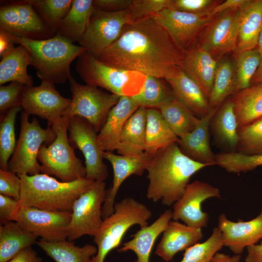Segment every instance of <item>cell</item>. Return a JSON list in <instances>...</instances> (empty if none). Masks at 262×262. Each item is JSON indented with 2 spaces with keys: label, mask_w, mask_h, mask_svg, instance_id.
I'll use <instances>...</instances> for the list:
<instances>
[{
  "label": "cell",
  "mask_w": 262,
  "mask_h": 262,
  "mask_svg": "<svg viewBox=\"0 0 262 262\" xmlns=\"http://www.w3.org/2000/svg\"><path fill=\"white\" fill-rule=\"evenodd\" d=\"M55 84L42 81L37 86L25 85L20 102L23 111L28 115L47 120L49 126L63 115L71 101V98L63 97Z\"/></svg>",
  "instance_id": "obj_15"
},
{
  "label": "cell",
  "mask_w": 262,
  "mask_h": 262,
  "mask_svg": "<svg viewBox=\"0 0 262 262\" xmlns=\"http://www.w3.org/2000/svg\"><path fill=\"white\" fill-rule=\"evenodd\" d=\"M71 219V212L50 211L30 207L18 208L13 217V221L17 222L25 229L49 242L67 239Z\"/></svg>",
  "instance_id": "obj_14"
},
{
  "label": "cell",
  "mask_w": 262,
  "mask_h": 262,
  "mask_svg": "<svg viewBox=\"0 0 262 262\" xmlns=\"http://www.w3.org/2000/svg\"><path fill=\"white\" fill-rule=\"evenodd\" d=\"M14 43L22 45L29 51L31 65L41 81L65 83L71 76L70 66L86 49L56 35L45 40H33L10 33Z\"/></svg>",
  "instance_id": "obj_4"
},
{
  "label": "cell",
  "mask_w": 262,
  "mask_h": 262,
  "mask_svg": "<svg viewBox=\"0 0 262 262\" xmlns=\"http://www.w3.org/2000/svg\"><path fill=\"white\" fill-rule=\"evenodd\" d=\"M171 0H133L129 9L131 23L149 17L171 6Z\"/></svg>",
  "instance_id": "obj_45"
},
{
  "label": "cell",
  "mask_w": 262,
  "mask_h": 262,
  "mask_svg": "<svg viewBox=\"0 0 262 262\" xmlns=\"http://www.w3.org/2000/svg\"><path fill=\"white\" fill-rule=\"evenodd\" d=\"M237 91L235 64L228 58L217 61L212 89L208 98L212 108H217L229 95Z\"/></svg>",
  "instance_id": "obj_37"
},
{
  "label": "cell",
  "mask_w": 262,
  "mask_h": 262,
  "mask_svg": "<svg viewBox=\"0 0 262 262\" xmlns=\"http://www.w3.org/2000/svg\"><path fill=\"white\" fill-rule=\"evenodd\" d=\"M172 218V210L167 209L150 225L140 228L132 238L117 249L119 253L132 251L137 256L133 262H149L154 244L158 236L165 229Z\"/></svg>",
  "instance_id": "obj_25"
},
{
  "label": "cell",
  "mask_w": 262,
  "mask_h": 262,
  "mask_svg": "<svg viewBox=\"0 0 262 262\" xmlns=\"http://www.w3.org/2000/svg\"><path fill=\"white\" fill-rule=\"evenodd\" d=\"M103 156L111 164L113 169L112 185L106 191L102 208L104 219L113 213L115 198L122 183L131 175L141 176L146 170L151 157L145 152L137 156H125L110 151H103Z\"/></svg>",
  "instance_id": "obj_19"
},
{
  "label": "cell",
  "mask_w": 262,
  "mask_h": 262,
  "mask_svg": "<svg viewBox=\"0 0 262 262\" xmlns=\"http://www.w3.org/2000/svg\"><path fill=\"white\" fill-rule=\"evenodd\" d=\"M18 206V200L0 194V225L13 221V215L17 210Z\"/></svg>",
  "instance_id": "obj_49"
},
{
  "label": "cell",
  "mask_w": 262,
  "mask_h": 262,
  "mask_svg": "<svg viewBox=\"0 0 262 262\" xmlns=\"http://www.w3.org/2000/svg\"><path fill=\"white\" fill-rule=\"evenodd\" d=\"M159 110L171 130L179 138L191 132L199 119L176 98Z\"/></svg>",
  "instance_id": "obj_38"
},
{
  "label": "cell",
  "mask_w": 262,
  "mask_h": 262,
  "mask_svg": "<svg viewBox=\"0 0 262 262\" xmlns=\"http://www.w3.org/2000/svg\"><path fill=\"white\" fill-rule=\"evenodd\" d=\"M213 3L211 0H174L169 8L193 14H210L207 10Z\"/></svg>",
  "instance_id": "obj_48"
},
{
  "label": "cell",
  "mask_w": 262,
  "mask_h": 262,
  "mask_svg": "<svg viewBox=\"0 0 262 262\" xmlns=\"http://www.w3.org/2000/svg\"><path fill=\"white\" fill-rule=\"evenodd\" d=\"M238 128L262 117V82L239 91L231 99Z\"/></svg>",
  "instance_id": "obj_33"
},
{
  "label": "cell",
  "mask_w": 262,
  "mask_h": 262,
  "mask_svg": "<svg viewBox=\"0 0 262 262\" xmlns=\"http://www.w3.org/2000/svg\"><path fill=\"white\" fill-rule=\"evenodd\" d=\"M262 82V62H261L257 71L253 76L251 83H256Z\"/></svg>",
  "instance_id": "obj_56"
},
{
  "label": "cell",
  "mask_w": 262,
  "mask_h": 262,
  "mask_svg": "<svg viewBox=\"0 0 262 262\" xmlns=\"http://www.w3.org/2000/svg\"><path fill=\"white\" fill-rule=\"evenodd\" d=\"M139 106L160 110L175 98L173 91L165 79L146 75L141 92L131 97Z\"/></svg>",
  "instance_id": "obj_36"
},
{
  "label": "cell",
  "mask_w": 262,
  "mask_h": 262,
  "mask_svg": "<svg viewBox=\"0 0 262 262\" xmlns=\"http://www.w3.org/2000/svg\"><path fill=\"white\" fill-rule=\"evenodd\" d=\"M262 28V0H249L240 10L236 49L238 54L256 48Z\"/></svg>",
  "instance_id": "obj_28"
},
{
  "label": "cell",
  "mask_w": 262,
  "mask_h": 262,
  "mask_svg": "<svg viewBox=\"0 0 262 262\" xmlns=\"http://www.w3.org/2000/svg\"><path fill=\"white\" fill-rule=\"evenodd\" d=\"M249 0H227L213 8L210 16H212L217 13L224 11L241 8L249 2Z\"/></svg>",
  "instance_id": "obj_52"
},
{
  "label": "cell",
  "mask_w": 262,
  "mask_h": 262,
  "mask_svg": "<svg viewBox=\"0 0 262 262\" xmlns=\"http://www.w3.org/2000/svg\"><path fill=\"white\" fill-rule=\"evenodd\" d=\"M139 107L131 97H120L118 102L110 111L98 134V142L102 151L113 152L116 150L126 122Z\"/></svg>",
  "instance_id": "obj_23"
},
{
  "label": "cell",
  "mask_w": 262,
  "mask_h": 262,
  "mask_svg": "<svg viewBox=\"0 0 262 262\" xmlns=\"http://www.w3.org/2000/svg\"><path fill=\"white\" fill-rule=\"evenodd\" d=\"M241 8L224 11L211 26L201 48L217 61L236 49Z\"/></svg>",
  "instance_id": "obj_18"
},
{
  "label": "cell",
  "mask_w": 262,
  "mask_h": 262,
  "mask_svg": "<svg viewBox=\"0 0 262 262\" xmlns=\"http://www.w3.org/2000/svg\"><path fill=\"white\" fill-rule=\"evenodd\" d=\"M10 34L7 32L0 29V56L1 57L8 54L15 48Z\"/></svg>",
  "instance_id": "obj_53"
},
{
  "label": "cell",
  "mask_w": 262,
  "mask_h": 262,
  "mask_svg": "<svg viewBox=\"0 0 262 262\" xmlns=\"http://www.w3.org/2000/svg\"><path fill=\"white\" fill-rule=\"evenodd\" d=\"M147 108L139 106L122 131L116 149L119 155L137 156L144 153Z\"/></svg>",
  "instance_id": "obj_27"
},
{
  "label": "cell",
  "mask_w": 262,
  "mask_h": 262,
  "mask_svg": "<svg viewBox=\"0 0 262 262\" xmlns=\"http://www.w3.org/2000/svg\"><path fill=\"white\" fill-rule=\"evenodd\" d=\"M37 235L11 221L0 226V262H7L22 249L36 244Z\"/></svg>",
  "instance_id": "obj_29"
},
{
  "label": "cell",
  "mask_w": 262,
  "mask_h": 262,
  "mask_svg": "<svg viewBox=\"0 0 262 262\" xmlns=\"http://www.w3.org/2000/svg\"><path fill=\"white\" fill-rule=\"evenodd\" d=\"M47 27L56 35L73 0H28Z\"/></svg>",
  "instance_id": "obj_39"
},
{
  "label": "cell",
  "mask_w": 262,
  "mask_h": 262,
  "mask_svg": "<svg viewBox=\"0 0 262 262\" xmlns=\"http://www.w3.org/2000/svg\"><path fill=\"white\" fill-rule=\"evenodd\" d=\"M236 149L248 155L262 154V117L238 129Z\"/></svg>",
  "instance_id": "obj_44"
},
{
  "label": "cell",
  "mask_w": 262,
  "mask_h": 262,
  "mask_svg": "<svg viewBox=\"0 0 262 262\" xmlns=\"http://www.w3.org/2000/svg\"><path fill=\"white\" fill-rule=\"evenodd\" d=\"M36 244L55 262H92L98 251L94 245L86 244L80 247L66 240L49 242L40 239Z\"/></svg>",
  "instance_id": "obj_34"
},
{
  "label": "cell",
  "mask_w": 262,
  "mask_h": 262,
  "mask_svg": "<svg viewBox=\"0 0 262 262\" xmlns=\"http://www.w3.org/2000/svg\"><path fill=\"white\" fill-rule=\"evenodd\" d=\"M165 79L172 88L175 98L196 115L203 117L213 109L201 88L182 69Z\"/></svg>",
  "instance_id": "obj_24"
},
{
  "label": "cell",
  "mask_w": 262,
  "mask_h": 262,
  "mask_svg": "<svg viewBox=\"0 0 262 262\" xmlns=\"http://www.w3.org/2000/svg\"><path fill=\"white\" fill-rule=\"evenodd\" d=\"M104 181H94L74 202L67 240L73 241L88 235L94 237L103 222L102 208L106 191Z\"/></svg>",
  "instance_id": "obj_10"
},
{
  "label": "cell",
  "mask_w": 262,
  "mask_h": 262,
  "mask_svg": "<svg viewBox=\"0 0 262 262\" xmlns=\"http://www.w3.org/2000/svg\"><path fill=\"white\" fill-rule=\"evenodd\" d=\"M221 196L220 190L210 183L196 180L187 185L182 196L173 206V220L202 229L208 224V214L202 211L203 202L207 199Z\"/></svg>",
  "instance_id": "obj_17"
},
{
  "label": "cell",
  "mask_w": 262,
  "mask_h": 262,
  "mask_svg": "<svg viewBox=\"0 0 262 262\" xmlns=\"http://www.w3.org/2000/svg\"><path fill=\"white\" fill-rule=\"evenodd\" d=\"M22 111L20 106H16L9 109L5 115H0V169L8 170L9 160L12 157L16 144L15 127L16 119L17 114Z\"/></svg>",
  "instance_id": "obj_40"
},
{
  "label": "cell",
  "mask_w": 262,
  "mask_h": 262,
  "mask_svg": "<svg viewBox=\"0 0 262 262\" xmlns=\"http://www.w3.org/2000/svg\"><path fill=\"white\" fill-rule=\"evenodd\" d=\"M76 70L86 84L105 89L120 97L138 94L146 75L109 66L86 51L78 59Z\"/></svg>",
  "instance_id": "obj_7"
},
{
  "label": "cell",
  "mask_w": 262,
  "mask_h": 262,
  "mask_svg": "<svg viewBox=\"0 0 262 262\" xmlns=\"http://www.w3.org/2000/svg\"><path fill=\"white\" fill-rule=\"evenodd\" d=\"M69 118L65 116L54 121L50 126L56 134L49 144H43L38 154L41 173L53 175L63 182H71L86 177V169L76 156L67 135Z\"/></svg>",
  "instance_id": "obj_6"
},
{
  "label": "cell",
  "mask_w": 262,
  "mask_h": 262,
  "mask_svg": "<svg viewBox=\"0 0 262 262\" xmlns=\"http://www.w3.org/2000/svg\"><path fill=\"white\" fill-rule=\"evenodd\" d=\"M203 237L201 229L193 228L179 221H170L163 232L155 254L166 262L180 251L198 243Z\"/></svg>",
  "instance_id": "obj_21"
},
{
  "label": "cell",
  "mask_w": 262,
  "mask_h": 262,
  "mask_svg": "<svg viewBox=\"0 0 262 262\" xmlns=\"http://www.w3.org/2000/svg\"><path fill=\"white\" fill-rule=\"evenodd\" d=\"M151 210L144 204L132 197H125L115 203L113 214L103 220L94 237L98 248L92 262H104L109 253L118 247L127 230L132 226L140 228L148 225Z\"/></svg>",
  "instance_id": "obj_5"
},
{
  "label": "cell",
  "mask_w": 262,
  "mask_h": 262,
  "mask_svg": "<svg viewBox=\"0 0 262 262\" xmlns=\"http://www.w3.org/2000/svg\"><path fill=\"white\" fill-rule=\"evenodd\" d=\"M211 122L214 135L222 145L236 149L238 142V125L231 100L217 108Z\"/></svg>",
  "instance_id": "obj_35"
},
{
  "label": "cell",
  "mask_w": 262,
  "mask_h": 262,
  "mask_svg": "<svg viewBox=\"0 0 262 262\" xmlns=\"http://www.w3.org/2000/svg\"><path fill=\"white\" fill-rule=\"evenodd\" d=\"M179 138L171 130L159 110L147 109L145 153L153 157L160 149L178 143Z\"/></svg>",
  "instance_id": "obj_31"
},
{
  "label": "cell",
  "mask_w": 262,
  "mask_h": 262,
  "mask_svg": "<svg viewBox=\"0 0 262 262\" xmlns=\"http://www.w3.org/2000/svg\"><path fill=\"white\" fill-rule=\"evenodd\" d=\"M261 205H262V202H261Z\"/></svg>",
  "instance_id": "obj_58"
},
{
  "label": "cell",
  "mask_w": 262,
  "mask_h": 262,
  "mask_svg": "<svg viewBox=\"0 0 262 262\" xmlns=\"http://www.w3.org/2000/svg\"><path fill=\"white\" fill-rule=\"evenodd\" d=\"M245 262H262V242L246 248Z\"/></svg>",
  "instance_id": "obj_54"
},
{
  "label": "cell",
  "mask_w": 262,
  "mask_h": 262,
  "mask_svg": "<svg viewBox=\"0 0 262 262\" xmlns=\"http://www.w3.org/2000/svg\"><path fill=\"white\" fill-rule=\"evenodd\" d=\"M185 54L149 17L126 25L98 59L113 67L166 79L182 69Z\"/></svg>",
  "instance_id": "obj_1"
},
{
  "label": "cell",
  "mask_w": 262,
  "mask_h": 262,
  "mask_svg": "<svg viewBox=\"0 0 262 262\" xmlns=\"http://www.w3.org/2000/svg\"><path fill=\"white\" fill-rule=\"evenodd\" d=\"M208 166L187 156L177 143L160 149L146 168L147 198L165 206L173 205L183 195L191 177Z\"/></svg>",
  "instance_id": "obj_2"
},
{
  "label": "cell",
  "mask_w": 262,
  "mask_h": 262,
  "mask_svg": "<svg viewBox=\"0 0 262 262\" xmlns=\"http://www.w3.org/2000/svg\"><path fill=\"white\" fill-rule=\"evenodd\" d=\"M68 81L71 101L63 116L83 118L93 126L97 132H99L110 111L120 97L103 91L96 86L81 84L72 76Z\"/></svg>",
  "instance_id": "obj_9"
},
{
  "label": "cell",
  "mask_w": 262,
  "mask_h": 262,
  "mask_svg": "<svg viewBox=\"0 0 262 262\" xmlns=\"http://www.w3.org/2000/svg\"><path fill=\"white\" fill-rule=\"evenodd\" d=\"M131 23L129 9L114 12L94 8L80 46L99 59L119 37L124 27Z\"/></svg>",
  "instance_id": "obj_11"
},
{
  "label": "cell",
  "mask_w": 262,
  "mask_h": 262,
  "mask_svg": "<svg viewBox=\"0 0 262 262\" xmlns=\"http://www.w3.org/2000/svg\"><path fill=\"white\" fill-rule=\"evenodd\" d=\"M223 246L221 232L215 227L205 242L198 243L185 250L180 262H212L213 257Z\"/></svg>",
  "instance_id": "obj_42"
},
{
  "label": "cell",
  "mask_w": 262,
  "mask_h": 262,
  "mask_svg": "<svg viewBox=\"0 0 262 262\" xmlns=\"http://www.w3.org/2000/svg\"><path fill=\"white\" fill-rule=\"evenodd\" d=\"M261 62V57L257 48L238 54L235 64L237 91L251 85L252 79Z\"/></svg>",
  "instance_id": "obj_43"
},
{
  "label": "cell",
  "mask_w": 262,
  "mask_h": 262,
  "mask_svg": "<svg viewBox=\"0 0 262 262\" xmlns=\"http://www.w3.org/2000/svg\"><path fill=\"white\" fill-rule=\"evenodd\" d=\"M217 227L221 232L224 246L235 254L241 255L245 248L262 239V211L247 221L239 220L234 222L221 213L218 217Z\"/></svg>",
  "instance_id": "obj_20"
},
{
  "label": "cell",
  "mask_w": 262,
  "mask_h": 262,
  "mask_svg": "<svg viewBox=\"0 0 262 262\" xmlns=\"http://www.w3.org/2000/svg\"><path fill=\"white\" fill-rule=\"evenodd\" d=\"M241 255L230 256L222 253H216L213 257L212 262H240Z\"/></svg>",
  "instance_id": "obj_55"
},
{
  "label": "cell",
  "mask_w": 262,
  "mask_h": 262,
  "mask_svg": "<svg viewBox=\"0 0 262 262\" xmlns=\"http://www.w3.org/2000/svg\"><path fill=\"white\" fill-rule=\"evenodd\" d=\"M29 115L21 112L20 131L14 153L8 164V170L17 175H34L41 173L38 161L41 146L51 143L56 134L50 126L42 128L36 118L31 122Z\"/></svg>",
  "instance_id": "obj_8"
},
{
  "label": "cell",
  "mask_w": 262,
  "mask_h": 262,
  "mask_svg": "<svg viewBox=\"0 0 262 262\" xmlns=\"http://www.w3.org/2000/svg\"><path fill=\"white\" fill-rule=\"evenodd\" d=\"M133 0H94L95 8L108 12H114L129 9Z\"/></svg>",
  "instance_id": "obj_50"
},
{
  "label": "cell",
  "mask_w": 262,
  "mask_h": 262,
  "mask_svg": "<svg viewBox=\"0 0 262 262\" xmlns=\"http://www.w3.org/2000/svg\"><path fill=\"white\" fill-rule=\"evenodd\" d=\"M68 118V140L84 157L85 178L93 181H104L108 176V171L103 162V151L99 147L97 131L83 118L74 116Z\"/></svg>",
  "instance_id": "obj_12"
},
{
  "label": "cell",
  "mask_w": 262,
  "mask_h": 262,
  "mask_svg": "<svg viewBox=\"0 0 262 262\" xmlns=\"http://www.w3.org/2000/svg\"><path fill=\"white\" fill-rule=\"evenodd\" d=\"M0 29L12 35L33 40H45L56 35L28 0L14 1L0 6Z\"/></svg>",
  "instance_id": "obj_13"
},
{
  "label": "cell",
  "mask_w": 262,
  "mask_h": 262,
  "mask_svg": "<svg viewBox=\"0 0 262 262\" xmlns=\"http://www.w3.org/2000/svg\"><path fill=\"white\" fill-rule=\"evenodd\" d=\"M217 108H213L206 116L199 119L194 129L179 138L177 143L187 156L209 166L215 164V155L210 146L209 126Z\"/></svg>",
  "instance_id": "obj_22"
},
{
  "label": "cell",
  "mask_w": 262,
  "mask_h": 262,
  "mask_svg": "<svg viewBox=\"0 0 262 262\" xmlns=\"http://www.w3.org/2000/svg\"><path fill=\"white\" fill-rule=\"evenodd\" d=\"M25 85L12 82L6 85L0 86V112L3 115L11 108L20 106L22 93Z\"/></svg>",
  "instance_id": "obj_46"
},
{
  "label": "cell",
  "mask_w": 262,
  "mask_h": 262,
  "mask_svg": "<svg viewBox=\"0 0 262 262\" xmlns=\"http://www.w3.org/2000/svg\"><path fill=\"white\" fill-rule=\"evenodd\" d=\"M17 175L21 179L18 208L30 207L55 212H71L75 200L94 181L84 178L63 182L43 173Z\"/></svg>",
  "instance_id": "obj_3"
},
{
  "label": "cell",
  "mask_w": 262,
  "mask_h": 262,
  "mask_svg": "<svg viewBox=\"0 0 262 262\" xmlns=\"http://www.w3.org/2000/svg\"><path fill=\"white\" fill-rule=\"evenodd\" d=\"M163 27L185 53L201 30L210 21V14H196L164 8L150 16Z\"/></svg>",
  "instance_id": "obj_16"
},
{
  "label": "cell",
  "mask_w": 262,
  "mask_h": 262,
  "mask_svg": "<svg viewBox=\"0 0 262 262\" xmlns=\"http://www.w3.org/2000/svg\"><path fill=\"white\" fill-rule=\"evenodd\" d=\"M217 61L200 47L185 54L182 70L201 88L209 98L213 85Z\"/></svg>",
  "instance_id": "obj_26"
},
{
  "label": "cell",
  "mask_w": 262,
  "mask_h": 262,
  "mask_svg": "<svg viewBox=\"0 0 262 262\" xmlns=\"http://www.w3.org/2000/svg\"><path fill=\"white\" fill-rule=\"evenodd\" d=\"M29 65H31L29 51L23 45H18L2 57L0 63V84L17 82L26 86H33V79L27 73Z\"/></svg>",
  "instance_id": "obj_32"
},
{
  "label": "cell",
  "mask_w": 262,
  "mask_h": 262,
  "mask_svg": "<svg viewBox=\"0 0 262 262\" xmlns=\"http://www.w3.org/2000/svg\"><path fill=\"white\" fill-rule=\"evenodd\" d=\"M21 179L16 173L0 169V194L19 200L20 196Z\"/></svg>",
  "instance_id": "obj_47"
},
{
  "label": "cell",
  "mask_w": 262,
  "mask_h": 262,
  "mask_svg": "<svg viewBox=\"0 0 262 262\" xmlns=\"http://www.w3.org/2000/svg\"><path fill=\"white\" fill-rule=\"evenodd\" d=\"M93 8L92 0H73L56 35L73 44L79 42L86 30Z\"/></svg>",
  "instance_id": "obj_30"
},
{
  "label": "cell",
  "mask_w": 262,
  "mask_h": 262,
  "mask_svg": "<svg viewBox=\"0 0 262 262\" xmlns=\"http://www.w3.org/2000/svg\"><path fill=\"white\" fill-rule=\"evenodd\" d=\"M7 262H43V260L31 246L22 249Z\"/></svg>",
  "instance_id": "obj_51"
},
{
  "label": "cell",
  "mask_w": 262,
  "mask_h": 262,
  "mask_svg": "<svg viewBox=\"0 0 262 262\" xmlns=\"http://www.w3.org/2000/svg\"><path fill=\"white\" fill-rule=\"evenodd\" d=\"M215 164L228 172L246 173L262 166V154L248 155L234 151L221 152L215 154Z\"/></svg>",
  "instance_id": "obj_41"
},
{
  "label": "cell",
  "mask_w": 262,
  "mask_h": 262,
  "mask_svg": "<svg viewBox=\"0 0 262 262\" xmlns=\"http://www.w3.org/2000/svg\"><path fill=\"white\" fill-rule=\"evenodd\" d=\"M256 48L261 56L262 62V28L258 36Z\"/></svg>",
  "instance_id": "obj_57"
}]
</instances>
